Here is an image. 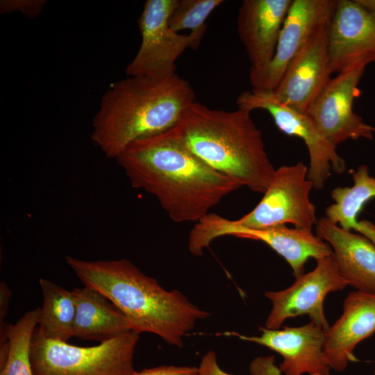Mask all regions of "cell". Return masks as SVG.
<instances>
[{"instance_id": "6da1fadb", "label": "cell", "mask_w": 375, "mask_h": 375, "mask_svg": "<svg viewBox=\"0 0 375 375\" xmlns=\"http://www.w3.org/2000/svg\"><path fill=\"white\" fill-rule=\"evenodd\" d=\"M115 159L132 186L153 195L178 223L199 222L242 187L192 153L172 128L135 141Z\"/></svg>"}, {"instance_id": "7a4b0ae2", "label": "cell", "mask_w": 375, "mask_h": 375, "mask_svg": "<svg viewBox=\"0 0 375 375\" xmlns=\"http://www.w3.org/2000/svg\"><path fill=\"white\" fill-rule=\"evenodd\" d=\"M66 261L85 286L107 297L127 317L131 330L151 333L182 348L185 336L210 313L177 290H167L127 259Z\"/></svg>"}, {"instance_id": "3957f363", "label": "cell", "mask_w": 375, "mask_h": 375, "mask_svg": "<svg viewBox=\"0 0 375 375\" xmlns=\"http://www.w3.org/2000/svg\"><path fill=\"white\" fill-rule=\"evenodd\" d=\"M194 99L190 83L176 74L128 76L101 97L91 139L108 158H116L135 141L173 128Z\"/></svg>"}, {"instance_id": "277c9868", "label": "cell", "mask_w": 375, "mask_h": 375, "mask_svg": "<svg viewBox=\"0 0 375 375\" xmlns=\"http://www.w3.org/2000/svg\"><path fill=\"white\" fill-rule=\"evenodd\" d=\"M251 111L212 109L191 103L172 131L197 157L214 170L264 194L275 169Z\"/></svg>"}, {"instance_id": "5b68a950", "label": "cell", "mask_w": 375, "mask_h": 375, "mask_svg": "<svg viewBox=\"0 0 375 375\" xmlns=\"http://www.w3.org/2000/svg\"><path fill=\"white\" fill-rule=\"evenodd\" d=\"M140 333L129 331L93 347L47 339L35 329L31 361L34 375H132Z\"/></svg>"}, {"instance_id": "8992f818", "label": "cell", "mask_w": 375, "mask_h": 375, "mask_svg": "<svg viewBox=\"0 0 375 375\" xmlns=\"http://www.w3.org/2000/svg\"><path fill=\"white\" fill-rule=\"evenodd\" d=\"M224 235L265 242L286 260L296 278L304 274L305 264L310 258L317 260L333 254L331 246L312 232L285 224L248 228L215 213H208L197 222L190 233L188 249L193 255L201 256L212 240Z\"/></svg>"}, {"instance_id": "52a82bcc", "label": "cell", "mask_w": 375, "mask_h": 375, "mask_svg": "<svg viewBox=\"0 0 375 375\" xmlns=\"http://www.w3.org/2000/svg\"><path fill=\"white\" fill-rule=\"evenodd\" d=\"M308 168L302 162L275 169L258 205L233 222L255 229L290 223L294 228L312 232L318 221L315 207L310 200L313 185L308 178Z\"/></svg>"}, {"instance_id": "ba28073f", "label": "cell", "mask_w": 375, "mask_h": 375, "mask_svg": "<svg viewBox=\"0 0 375 375\" xmlns=\"http://www.w3.org/2000/svg\"><path fill=\"white\" fill-rule=\"evenodd\" d=\"M174 0H147L138 19L141 35L139 49L128 65V76L165 78L176 74V62L188 48L199 42L190 33L180 34L169 25Z\"/></svg>"}, {"instance_id": "9c48e42d", "label": "cell", "mask_w": 375, "mask_h": 375, "mask_svg": "<svg viewBox=\"0 0 375 375\" xmlns=\"http://www.w3.org/2000/svg\"><path fill=\"white\" fill-rule=\"evenodd\" d=\"M236 104L238 108L251 112L255 109L267 111L281 131L303 140L310 159L308 178L314 188L324 187L331 169L337 173L344 172L345 162L337 153L336 147L321 134L309 115L282 103L272 91L242 92Z\"/></svg>"}, {"instance_id": "30bf717a", "label": "cell", "mask_w": 375, "mask_h": 375, "mask_svg": "<svg viewBox=\"0 0 375 375\" xmlns=\"http://www.w3.org/2000/svg\"><path fill=\"white\" fill-rule=\"evenodd\" d=\"M347 285L333 254L317 260L314 269L296 278L290 287L265 292L272 304L265 328L278 329L287 319L307 315L310 321L327 331L330 325L324 312L325 297Z\"/></svg>"}, {"instance_id": "8fae6325", "label": "cell", "mask_w": 375, "mask_h": 375, "mask_svg": "<svg viewBox=\"0 0 375 375\" xmlns=\"http://www.w3.org/2000/svg\"><path fill=\"white\" fill-rule=\"evenodd\" d=\"M338 0H292L273 58L260 70H250L252 90L273 91L287 67L306 44L328 26Z\"/></svg>"}, {"instance_id": "7c38bea8", "label": "cell", "mask_w": 375, "mask_h": 375, "mask_svg": "<svg viewBox=\"0 0 375 375\" xmlns=\"http://www.w3.org/2000/svg\"><path fill=\"white\" fill-rule=\"evenodd\" d=\"M333 73L375 60V8L365 0H338L328 28Z\"/></svg>"}, {"instance_id": "4fadbf2b", "label": "cell", "mask_w": 375, "mask_h": 375, "mask_svg": "<svg viewBox=\"0 0 375 375\" xmlns=\"http://www.w3.org/2000/svg\"><path fill=\"white\" fill-rule=\"evenodd\" d=\"M365 67L349 69L331 78L308 114L321 134L335 147L349 139L372 138L375 129L353 110Z\"/></svg>"}, {"instance_id": "5bb4252c", "label": "cell", "mask_w": 375, "mask_h": 375, "mask_svg": "<svg viewBox=\"0 0 375 375\" xmlns=\"http://www.w3.org/2000/svg\"><path fill=\"white\" fill-rule=\"evenodd\" d=\"M259 336L225 333L239 339L264 346L283 358L278 367L283 375H330L331 367L324 352L326 331L310 321L297 327L259 328Z\"/></svg>"}, {"instance_id": "9a60e30c", "label": "cell", "mask_w": 375, "mask_h": 375, "mask_svg": "<svg viewBox=\"0 0 375 375\" xmlns=\"http://www.w3.org/2000/svg\"><path fill=\"white\" fill-rule=\"evenodd\" d=\"M328 27L317 33L287 67L272 91L282 103L305 115L331 79Z\"/></svg>"}, {"instance_id": "2e32d148", "label": "cell", "mask_w": 375, "mask_h": 375, "mask_svg": "<svg viewBox=\"0 0 375 375\" xmlns=\"http://www.w3.org/2000/svg\"><path fill=\"white\" fill-rule=\"evenodd\" d=\"M292 0H244L238 14V33L249 56L250 70L265 68L274 57Z\"/></svg>"}, {"instance_id": "e0dca14e", "label": "cell", "mask_w": 375, "mask_h": 375, "mask_svg": "<svg viewBox=\"0 0 375 375\" xmlns=\"http://www.w3.org/2000/svg\"><path fill=\"white\" fill-rule=\"evenodd\" d=\"M375 332V295L350 292L343 303L340 317L326 331L324 352L331 369L342 372L357 361V344Z\"/></svg>"}, {"instance_id": "ac0fdd59", "label": "cell", "mask_w": 375, "mask_h": 375, "mask_svg": "<svg viewBox=\"0 0 375 375\" xmlns=\"http://www.w3.org/2000/svg\"><path fill=\"white\" fill-rule=\"evenodd\" d=\"M316 233L331 246L339 272L347 284L357 291L375 295V244L325 217L318 220Z\"/></svg>"}, {"instance_id": "d6986e66", "label": "cell", "mask_w": 375, "mask_h": 375, "mask_svg": "<svg viewBox=\"0 0 375 375\" xmlns=\"http://www.w3.org/2000/svg\"><path fill=\"white\" fill-rule=\"evenodd\" d=\"M72 291L76 304L74 337L101 343L132 331L125 315L100 292L87 286Z\"/></svg>"}, {"instance_id": "ffe728a7", "label": "cell", "mask_w": 375, "mask_h": 375, "mask_svg": "<svg viewBox=\"0 0 375 375\" xmlns=\"http://www.w3.org/2000/svg\"><path fill=\"white\" fill-rule=\"evenodd\" d=\"M42 294L36 330L44 338L67 342L74 336L76 304L72 291L43 278L39 279Z\"/></svg>"}, {"instance_id": "44dd1931", "label": "cell", "mask_w": 375, "mask_h": 375, "mask_svg": "<svg viewBox=\"0 0 375 375\" xmlns=\"http://www.w3.org/2000/svg\"><path fill=\"white\" fill-rule=\"evenodd\" d=\"M353 185L337 187L331 191L334 203L325 210V217L347 231H357L358 215L364 205L375 197V178L367 165H362L353 174Z\"/></svg>"}, {"instance_id": "7402d4cb", "label": "cell", "mask_w": 375, "mask_h": 375, "mask_svg": "<svg viewBox=\"0 0 375 375\" xmlns=\"http://www.w3.org/2000/svg\"><path fill=\"white\" fill-rule=\"evenodd\" d=\"M40 313V308H35L26 312L15 324H7L8 353L0 365V375H34L31 347Z\"/></svg>"}, {"instance_id": "603a6c76", "label": "cell", "mask_w": 375, "mask_h": 375, "mask_svg": "<svg viewBox=\"0 0 375 375\" xmlns=\"http://www.w3.org/2000/svg\"><path fill=\"white\" fill-rule=\"evenodd\" d=\"M222 0H174L168 22L178 33L190 30V34L199 43L206 31V22Z\"/></svg>"}, {"instance_id": "cb8c5ba5", "label": "cell", "mask_w": 375, "mask_h": 375, "mask_svg": "<svg viewBox=\"0 0 375 375\" xmlns=\"http://www.w3.org/2000/svg\"><path fill=\"white\" fill-rule=\"evenodd\" d=\"M44 0H2L0 3L1 14L17 11L28 18L38 16L42 11Z\"/></svg>"}, {"instance_id": "d4e9b609", "label": "cell", "mask_w": 375, "mask_h": 375, "mask_svg": "<svg viewBox=\"0 0 375 375\" xmlns=\"http://www.w3.org/2000/svg\"><path fill=\"white\" fill-rule=\"evenodd\" d=\"M249 375H283L275 364L274 356H259L253 358L249 367Z\"/></svg>"}, {"instance_id": "484cf974", "label": "cell", "mask_w": 375, "mask_h": 375, "mask_svg": "<svg viewBox=\"0 0 375 375\" xmlns=\"http://www.w3.org/2000/svg\"><path fill=\"white\" fill-rule=\"evenodd\" d=\"M198 367L195 366L160 365L135 371L132 375H197Z\"/></svg>"}, {"instance_id": "4316f807", "label": "cell", "mask_w": 375, "mask_h": 375, "mask_svg": "<svg viewBox=\"0 0 375 375\" xmlns=\"http://www.w3.org/2000/svg\"><path fill=\"white\" fill-rule=\"evenodd\" d=\"M197 375H233L224 372L219 365L216 353L210 350L201 358Z\"/></svg>"}, {"instance_id": "83f0119b", "label": "cell", "mask_w": 375, "mask_h": 375, "mask_svg": "<svg viewBox=\"0 0 375 375\" xmlns=\"http://www.w3.org/2000/svg\"><path fill=\"white\" fill-rule=\"evenodd\" d=\"M11 291L4 281L0 283V325L5 324L4 319L6 317Z\"/></svg>"}, {"instance_id": "f1b7e54d", "label": "cell", "mask_w": 375, "mask_h": 375, "mask_svg": "<svg viewBox=\"0 0 375 375\" xmlns=\"http://www.w3.org/2000/svg\"><path fill=\"white\" fill-rule=\"evenodd\" d=\"M366 2L372 7L375 8V0H366Z\"/></svg>"}, {"instance_id": "f546056e", "label": "cell", "mask_w": 375, "mask_h": 375, "mask_svg": "<svg viewBox=\"0 0 375 375\" xmlns=\"http://www.w3.org/2000/svg\"><path fill=\"white\" fill-rule=\"evenodd\" d=\"M372 375H375V369L374 370Z\"/></svg>"}, {"instance_id": "4dcf8cb0", "label": "cell", "mask_w": 375, "mask_h": 375, "mask_svg": "<svg viewBox=\"0 0 375 375\" xmlns=\"http://www.w3.org/2000/svg\"></svg>"}]
</instances>
